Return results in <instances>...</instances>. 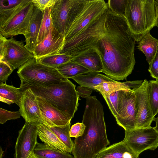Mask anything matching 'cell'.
<instances>
[{"instance_id":"cell-2","label":"cell","mask_w":158,"mask_h":158,"mask_svg":"<svg viewBox=\"0 0 158 158\" xmlns=\"http://www.w3.org/2000/svg\"><path fill=\"white\" fill-rule=\"evenodd\" d=\"M85 98L82 123L86 127L83 135L74 140L72 152L74 158H95L110 144L102 104L95 96Z\"/></svg>"},{"instance_id":"cell-34","label":"cell","mask_w":158,"mask_h":158,"mask_svg":"<svg viewBox=\"0 0 158 158\" xmlns=\"http://www.w3.org/2000/svg\"><path fill=\"white\" fill-rule=\"evenodd\" d=\"M21 114L19 110L10 111L0 108V123L4 124L10 120H14L20 118Z\"/></svg>"},{"instance_id":"cell-11","label":"cell","mask_w":158,"mask_h":158,"mask_svg":"<svg viewBox=\"0 0 158 158\" xmlns=\"http://www.w3.org/2000/svg\"><path fill=\"white\" fill-rule=\"evenodd\" d=\"M35 57L23 41H17L12 37L6 40L3 52L0 54V60L8 64L13 71Z\"/></svg>"},{"instance_id":"cell-15","label":"cell","mask_w":158,"mask_h":158,"mask_svg":"<svg viewBox=\"0 0 158 158\" xmlns=\"http://www.w3.org/2000/svg\"><path fill=\"white\" fill-rule=\"evenodd\" d=\"M73 2V0H57L51 8L53 27L64 37Z\"/></svg>"},{"instance_id":"cell-20","label":"cell","mask_w":158,"mask_h":158,"mask_svg":"<svg viewBox=\"0 0 158 158\" xmlns=\"http://www.w3.org/2000/svg\"><path fill=\"white\" fill-rule=\"evenodd\" d=\"M139 156L122 141L106 147L95 158H139Z\"/></svg>"},{"instance_id":"cell-8","label":"cell","mask_w":158,"mask_h":158,"mask_svg":"<svg viewBox=\"0 0 158 158\" xmlns=\"http://www.w3.org/2000/svg\"><path fill=\"white\" fill-rule=\"evenodd\" d=\"M17 73L21 84L30 85L48 86L68 79L57 69L42 64L35 57L19 67Z\"/></svg>"},{"instance_id":"cell-23","label":"cell","mask_w":158,"mask_h":158,"mask_svg":"<svg viewBox=\"0 0 158 158\" xmlns=\"http://www.w3.org/2000/svg\"><path fill=\"white\" fill-rule=\"evenodd\" d=\"M38 136L44 144L51 148L63 152H71L49 128L44 124H41L40 125Z\"/></svg>"},{"instance_id":"cell-31","label":"cell","mask_w":158,"mask_h":158,"mask_svg":"<svg viewBox=\"0 0 158 158\" xmlns=\"http://www.w3.org/2000/svg\"><path fill=\"white\" fill-rule=\"evenodd\" d=\"M148 90L151 107L155 116L158 113V80L150 81Z\"/></svg>"},{"instance_id":"cell-16","label":"cell","mask_w":158,"mask_h":158,"mask_svg":"<svg viewBox=\"0 0 158 158\" xmlns=\"http://www.w3.org/2000/svg\"><path fill=\"white\" fill-rule=\"evenodd\" d=\"M64 37L53 27L49 35L37 44L33 52L36 58L59 54L64 44Z\"/></svg>"},{"instance_id":"cell-7","label":"cell","mask_w":158,"mask_h":158,"mask_svg":"<svg viewBox=\"0 0 158 158\" xmlns=\"http://www.w3.org/2000/svg\"><path fill=\"white\" fill-rule=\"evenodd\" d=\"M107 11L92 22L77 35L64 42L59 54H65L73 57L94 49L104 34Z\"/></svg>"},{"instance_id":"cell-5","label":"cell","mask_w":158,"mask_h":158,"mask_svg":"<svg viewBox=\"0 0 158 158\" xmlns=\"http://www.w3.org/2000/svg\"><path fill=\"white\" fill-rule=\"evenodd\" d=\"M155 0H129L124 17L135 41L138 42L156 26Z\"/></svg>"},{"instance_id":"cell-43","label":"cell","mask_w":158,"mask_h":158,"mask_svg":"<svg viewBox=\"0 0 158 158\" xmlns=\"http://www.w3.org/2000/svg\"><path fill=\"white\" fill-rule=\"evenodd\" d=\"M4 151L2 150V147L0 148V158H2Z\"/></svg>"},{"instance_id":"cell-42","label":"cell","mask_w":158,"mask_h":158,"mask_svg":"<svg viewBox=\"0 0 158 158\" xmlns=\"http://www.w3.org/2000/svg\"><path fill=\"white\" fill-rule=\"evenodd\" d=\"M28 158H38V157L33 152L31 154Z\"/></svg>"},{"instance_id":"cell-29","label":"cell","mask_w":158,"mask_h":158,"mask_svg":"<svg viewBox=\"0 0 158 158\" xmlns=\"http://www.w3.org/2000/svg\"><path fill=\"white\" fill-rule=\"evenodd\" d=\"M71 124L70 123L63 127H48L57 136L67 148L72 152L74 143L71 139L69 133Z\"/></svg>"},{"instance_id":"cell-28","label":"cell","mask_w":158,"mask_h":158,"mask_svg":"<svg viewBox=\"0 0 158 158\" xmlns=\"http://www.w3.org/2000/svg\"><path fill=\"white\" fill-rule=\"evenodd\" d=\"M51 8H46L42 12V18L38 36L37 45L47 38L53 27L50 14Z\"/></svg>"},{"instance_id":"cell-9","label":"cell","mask_w":158,"mask_h":158,"mask_svg":"<svg viewBox=\"0 0 158 158\" xmlns=\"http://www.w3.org/2000/svg\"><path fill=\"white\" fill-rule=\"evenodd\" d=\"M123 141L139 155L147 150L158 147V131L154 127L135 128L125 131Z\"/></svg>"},{"instance_id":"cell-41","label":"cell","mask_w":158,"mask_h":158,"mask_svg":"<svg viewBox=\"0 0 158 158\" xmlns=\"http://www.w3.org/2000/svg\"><path fill=\"white\" fill-rule=\"evenodd\" d=\"M155 4H156V9H157V14L156 26H157L158 27V4L155 1Z\"/></svg>"},{"instance_id":"cell-6","label":"cell","mask_w":158,"mask_h":158,"mask_svg":"<svg viewBox=\"0 0 158 158\" xmlns=\"http://www.w3.org/2000/svg\"><path fill=\"white\" fill-rule=\"evenodd\" d=\"M35 8L31 0H23L14 7L0 9V34L6 38L24 35Z\"/></svg>"},{"instance_id":"cell-3","label":"cell","mask_w":158,"mask_h":158,"mask_svg":"<svg viewBox=\"0 0 158 158\" xmlns=\"http://www.w3.org/2000/svg\"><path fill=\"white\" fill-rule=\"evenodd\" d=\"M20 87L30 88L36 96L44 99L71 120L77 110L79 96L76 85L68 79L48 86L21 84Z\"/></svg>"},{"instance_id":"cell-25","label":"cell","mask_w":158,"mask_h":158,"mask_svg":"<svg viewBox=\"0 0 158 158\" xmlns=\"http://www.w3.org/2000/svg\"><path fill=\"white\" fill-rule=\"evenodd\" d=\"M22 97L21 88L9 85L5 83H0V101L9 105L15 103L19 106Z\"/></svg>"},{"instance_id":"cell-14","label":"cell","mask_w":158,"mask_h":158,"mask_svg":"<svg viewBox=\"0 0 158 158\" xmlns=\"http://www.w3.org/2000/svg\"><path fill=\"white\" fill-rule=\"evenodd\" d=\"M22 97L19 111L25 122L47 124L41 113L36 95L29 88L20 87Z\"/></svg>"},{"instance_id":"cell-1","label":"cell","mask_w":158,"mask_h":158,"mask_svg":"<svg viewBox=\"0 0 158 158\" xmlns=\"http://www.w3.org/2000/svg\"><path fill=\"white\" fill-rule=\"evenodd\" d=\"M104 35L94 49L102 63V72L114 80H126L135 63V40L125 18L108 8Z\"/></svg>"},{"instance_id":"cell-33","label":"cell","mask_w":158,"mask_h":158,"mask_svg":"<svg viewBox=\"0 0 158 158\" xmlns=\"http://www.w3.org/2000/svg\"><path fill=\"white\" fill-rule=\"evenodd\" d=\"M119 90L108 95H102L112 114L116 118L118 115V106Z\"/></svg>"},{"instance_id":"cell-40","label":"cell","mask_w":158,"mask_h":158,"mask_svg":"<svg viewBox=\"0 0 158 158\" xmlns=\"http://www.w3.org/2000/svg\"><path fill=\"white\" fill-rule=\"evenodd\" d=\"M154 121L156 123V126L154 128L157 131H158V117L155 118Z\"/></svg>"},{"instance_id":"cell-38","label":"cell","mask_w":158,"mask_h":158,"mask_svg":"<svg viewBox=\"0 0 158 158\" xmlns=\"http://www.w3.org/2000/svg\"><path fill=\"white\" fill-rule=\"evenodd\" d=\"M57 0H31L35 6L39 9L42 13L44 10L51 7L56 3Z\"/></svg>"},{"instance_id":"cell-30","label":"cell","mask_w":158,"mask_h":158,"mask_svg":"<svg viewBox=\"0 0 158 158\" xmlns=\"http://www.w3.org/2000/svg\"><path fill=\"white\" fill-rule=\"evenodd\" d=\"M73 57L65 54H57L46 56L39 58L42 64L56 68L59 66L71 60Z\"/></svg>"},{"instance_id":"cell-22","label":"cell","mask_w":158,"mask_h":158,"mask_svg":"<svg viewBox=\"0 0 158 158\" xmlns=\"http://www.w3.org/2000/svg\"><path fill=\"white\" fill-rule=\"evenodd\" d=\"M99 73L89 71L78 75L72 79L81 86L94 90H96L95 86L102 83L115 81L107 76Z\"/></svg>"},{"instance_id":"cell-26","label":"cell","mask_w":158,"mask_h":158,"mask_svg":"<svg viewBox=\"0 0 158 158\" xmlns=\"http://www.w3.org/2000/svg\"><path fill=\"white\" fill-rule=\"evenodd\" d=\"M38 158H73L69 152L51 148L45 144L37 143L34 151Z\"/></svg>"},{"instance_id":"cell-37","label":"cell","mask_w":158,"mask_h":158,"mask_svg":"<svg viewBox=\"0 0 158 158\" xmlns=\"http://www.w3.org/2000/svg\"><path fill=\"white\" fill-rule=\"evenodd\" d=\"M148 71L153 78L158 80V49L156 55L149 64Z\"/></svg>"},{"instance_id":"cell-35","label":"cell","mask_w":158,"mask_h":158,"mask_svg":"<svg viewBox=\"0 0 158 158\" xmlns=\"http://www.w3.org/2000/svg\"><path fill=\"white\" fill-rule=\"evenodd\" d=\"M13 71L8 64L0 60V83H6L8 77Z\"/></svg>"},{"instance_id":"cell-39","label":"cell","mask_w":158,"mask_h":158,"mask_svg":"<svg viewBox=\"0 0 158 158\" xmlns=\"http://www.w3.org/2000/svg\"><path fill=\"white\" fill-rule=\"evenodd\" d=\"M23 0H2L0 1V9L10 8L19 4Z\"/></svg>"},{"instance_id":"cell-36","label":"cell","mask_w":158,"mask_h":158,"mask_svg":"<svg viewBox=\"0 0 158 158\" xmlns=\"http://www.w3.org/2000/svg\"><path fill=\"white\" fill-rule=\"evenodd\" d=\"M85 127L82 123H77L73 125L69 131L70 137L77 138L81 136L84 133Z\"/></svg>"},{"instance_id":"cell-18","label":"cell","mask_w":158,"mask_h":158,"mask_svg":"<svg viewBox=\"0 0 158 158\" xmlns=\"http://www.w3.org/2000/svg\"><path fill=\"white\" fill-rule=\"evenodd\" d=\"M42 16L41 10L35 6L33 15L24 35L26 42L25 46L31 52L33 53L37 45Z\"/></svg>"},{"instance_id":"cell-17","label":"cell","mask_w":158,"mask_h":158,"mask_svg":"<svg viewBox=\"0 0 158 158\" xmlns=\"http://www.w3.org/2000/svg\"><path fill=\"white\" fill-rule=\"evenodd\" d=\"M42 115L48 127H63L71 123V119L43 98L36 96Z\"/></svg>"},{"instance_id":"cell-21","label":"cell","mask_w":158,"mask_h":158,"mask_svg":"<svg viewBox=\"0 0 158 158\" xmlns=\"http://www.w3.org/2000/svg\"><path fill=\"white\" fill-rule=\"evenodd\" d=\"M143 81L136 80L123 82L115 81L102 83L95 87L102 95L109 94L114 92L126 90L134 91L142 85Z\"/></svg>"},{"instance_id":"cell-24","label":"cell","mask_w":158,"mask_h":158,"mask_svg":"<svg viewBox=\"0 0 158 158\" xmlns=\"http://www.w3.org/2000/svg\"><path fill=\"white\" fill-rule=\"evenodd\" d=\"M148 32L138 42V49L145 55L149 64L154 58L158 49V40Z\"/></svg>"},{"instance_id":"cell-12","label":"cell","mask_w":158,"mask_h":158,"mask_svg":"<svg viewBox=\"0 0 158 158\" xmlns=\"http://www.w3.org/2000/svg\"><path fill=\"white\" fill-rule=\"evenodd\" d=\"M41 124L26 122L19 131L15 147L14 158H28L38 143V131Z\"/></svg>"},{"instance_id":"cell-32","label":"cell","mask_w":158,"mask_h":158,"mask_svg":"<svg viewBox=\"0 0 158 158\" xmlns=\"http://www.w3.org/2000/svg\"><path fill=\"white\" fill-rule=\"evenodd\" d=\"M129 0H109L108 8L113 12L124 17Z\"/></svg>"},{"instance_id":"cell-4","label":"cell","mask_w":158,"mask_h":158,"mask_svg":"<svg viewBox=\"0 0 158 158\" xmlns=\"http://www.w3.org/2000/svg\"><path fill=\"white\" fill-rule=\"evenodd\" d=\"M108 9L107 3L103 0H73L64 42L79 34Z\"/></svg>"},{"instance_id":"cell-13","label":"cell","mask_w":158,"mask_h":158,"mask_svg":"<svg viewBox=\"0 0 158 158\" xmlns=\"http://www.w3.org/2000/svg\"><path fill=\"white\" fill-rule=\"evenodd\" d=\"M148 82L146 79L144 80L141 85L134 91L137 110L135 128L150 127L152 123L155 119L149 101Z\"/></svg>"},{"instance_id":"cell-44","label":"cell","mask_w":158,"mask_h":158,"mask_svg":"<svg viewBox=\"0 0 158 158\" xmlns=\"http://www.w3.org/2000/svg\"><path fill=\"white\" fill-rule=\"evenodd\" d=\"M155 1L157 2V3L158 4V0H155Z\"/></svg>"},{"instance_id":"cell-10","label":"cell","mask_w":158,"mask_h":158,"mask_svg":"<svg viewBox=\"0 0 158 158\" xmlns=\"http://www.w3.org/2000/svg\"><path fill=\"white\" fill-rule=\"evenodd\" d=\"M137 116L134 91L119 90L118 115L115 118L117 123L125 131L135 129Z\"/></svg>"},{"instance_id":"cell-19","label":"cell","mask_w":158,"mask_h":158,"mask_svg":"<svg viewBox=\"0 0 158 158\" xmlns=\"http://www.w3.org/2000/svg\"><path fill=\"white\" fill-rule=\"evenodd\" d=\"M71 61L90 71L102 72L103 67L100 56L94 49L87 50L73 57Z\"/></svg>"},{"instance_id":"cell-27","label":"cell","mask_w":158,"mask_h":158,"mask_svg":"<svg viewBox=\"0 0 158 158\" xmlns=\"http://www.w3.org/2000/svg\"><path fill=\"white\" fill-rule=\"evenodd\" d=\"M56 69L63 76L67 79H72L78 75L90 71L71 60L59 66Z\"/></svg>"}]
</instances>
